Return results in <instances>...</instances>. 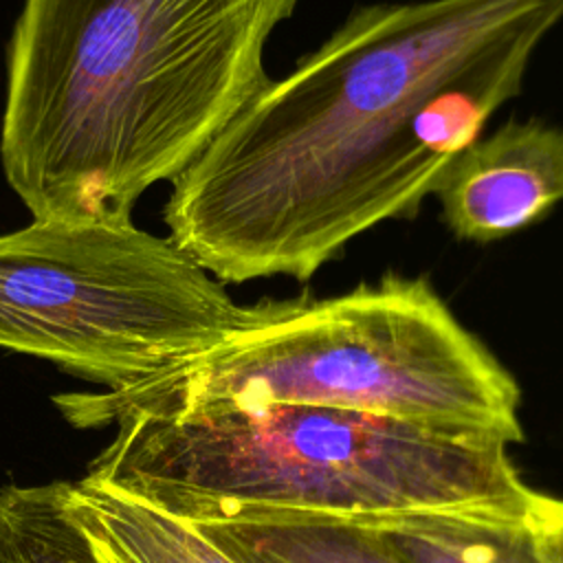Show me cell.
I'll list each match as a JSON object with an SVG mask.
<instances>
[{"label": "cell", "mask_w": 563, "mask_h": 563, "mask_svg": "<svg viewBox=\"0 0 563 563\" xmlns=\"http://www.w3.org/2000/svg\"><path fill=\"white\" fill-rule=\"evenodd\" d=\"M561 20L563 0L356 7L174 178L169 240L218 282L312 279L418 216Z\"/></svg>", "instance_id": "1"}, {"label": "cell", "mask_w": 563, "mask_h": 563, "mask_svg": "<svg viewBox=\"0 0 563 563\" xmlns=\"http://www.w3.org/2000/svg\"><path fill=\"white\" fill-rule=\"evenodd\" d=\"M299 0H24L0 156L35 220H130L271 79Z\"/></svg>", "instance_id": "2"}, {"label": "cell", "mask_w": 563, "mask_h": 563, "mask_svg": "<svg viewBox=\"0 0 563 563\" xmlns=\"http://www.w3.org/2000/svg\"><path fill=\"white\" fill-rule=\"evenodd\" d=\"M110 442L84 479L187 523L268 515L363 517L440 508L526 510L504 438L312 405H231L178 394L154 376L62 394Z\"/></svg>", "instance_id": "3"}, {"label": "cell", "mask_w": 563, "mask_h": 563, "mask_svg": "<svg viewBox=\"0 0 563 563\" xmlns=\"http://www.w3.org/2000/svg\"><path fill=\"white\" fill-rule=\"evenodd\" d=\"M231 405H312L486 431L517 442L519 385L424 275L240 306L209 347L150 374Z\"/></svg>", "instance_id": "4"}, {"label": "cell", "mask_w": 563, "mask_h": 563, "mask_svg": "<svg viewBox=\"0 0 563 563\" xmlns=\"http://www.w3.org/2000/svg\"><path fill=\"white\" fill-rule=\"evenodd\" d=\"M240 306L130 220H33L0 235V347L117 389L216 343Z\"/></svg>", "instance_id": "5"}, {"label": "cell", "mask_w": 563, "mask_h": 563, "mask_svg": "<svg viewBox=\"0 0 563 563\" xmlns=\"http://www.w3.org/2000/svg\"><path fill=\"white\" fill-rule=\"evenodd\" d=\"M433 196L462 242L490 244L541 222L563 202V125L506 119L449 165Z\"/></svg>", "instance_id": "6"}, {"label": "cell", "mask_w": 563, "mask_h": 563, "mask_svg": "<svg viewBox=\"0 0 563 563\" xmlns=\"http://www.w3.org/2000/svg\"><path fill=\"white\" fill-rule=\"evenodd\" d=\"M398 563H548L526 510L440 508L350 517Z\"/></svg>", "instance_id": "7"}, {"label": "cell", "mask_w": 563, "mask_h": 563, "mask_svg": "<svg viewBox=\"0 0 563 563\" xmlns=\"http://www.w3.org/2000/svg\"><path fill=\"white\" fill-rule=\"evenodd\" d=\"M66 510L97 563H235L191 523L84 477L68 482Z\"/></svg>", "instance_id": "8"}, {"label": "cell", "mask_w": 563, "mask_h": 563, "mask_svg": "<svg viewBox=\"0 0 563 563\" xmlns=\"http://www.w3.org/2000/svg\"><path fill=\"white\" fill-rule=\"evenodd\" d=\"M191 526L235 563H398L367 528L339 517L268 515Z\"/></svg>", "instance_id": "9"}, {"label": "cell", "mask_w": 563, "mask_h": 563, "mask_svg": "<svg viewBox=\"0 0 563 563\" xmlns=\"http://www.w3.org/2000/svg\"><path fill=\"white\" fill-rule=\"evenodd\" d=\"M66 490L68 482L0 488V563H97Z\"/></svg>", "instance_id": "10"}, {"label": "cell", "mask_w": 563, "mask_h": 563, "mask_svg": "<svg viewBox=\"0 0 563 563\" xmlns=\"http://www.w3.org/2000/svg\"><path fill=\"white\" fill-rule=\"evenodd\" d=\"M530 521L543 559L548 563H563V499L534 493Z\"/></svg>", "instance_id": "11"}]
</instances>
